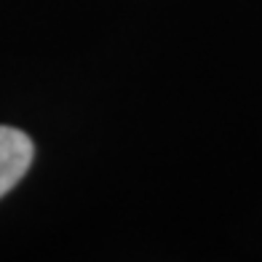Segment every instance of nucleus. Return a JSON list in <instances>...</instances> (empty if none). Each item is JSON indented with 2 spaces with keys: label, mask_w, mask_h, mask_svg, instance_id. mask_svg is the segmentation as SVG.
<instances>
[{
  "label": "nucleus",
  "mask_w": 262,
  "mask_h": 262,
  "mask_svg": "<svg viewBox=\"0 0 262 262\" xmlns=\"http://www.w3.org/2000/svg\"><path fill=\"white\" fill-rule=\"evenodd\" d=\"M35 156L32 139L19 128L0 126V198L11 193L27 174Z\"/></svg>",
  "instance_id": "nucleus-1"
}]
</instances>
